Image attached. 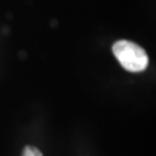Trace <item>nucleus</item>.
Masks as SVG:
<instances>
[{
  "label": "nucleus",
  "instance_id": "1",
  "mask_svg": "<svg viewBox=\"0 0 156 156\" xmlns=\"http://www.w3.org/2000/svg\"><path fill=\"white\" fill-rule=\"evenodd\" d=\"M112 52L122 67L128 72H142L149 64L147 52L140 45L126 39L117 41L112 45Z\"/></svg>",
  "mask_w": 156,
  "mask_h": 156
},
{
  "label": "nucleus",
  "instance_id": "2",
  "mask_svg": "<svg viewBox=\"0 0 156 156\" xmlns=\"http://www.w3.org/2000/svg\"><path fill=\"white\" fill-rule=\"evenodd\" d=\"M22 156H43V154H42L41 151L37 149L36 147L27 146V147H24V149H23Z\"/></svg>",
  "mask_w": 156,
  "mask_h": 156
}]
</instances>
